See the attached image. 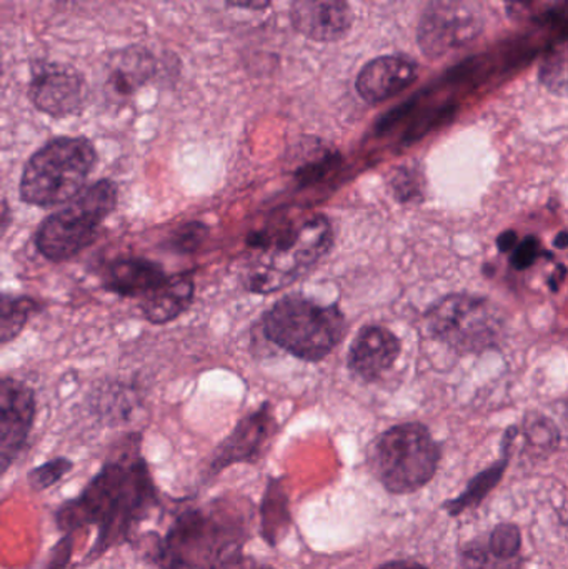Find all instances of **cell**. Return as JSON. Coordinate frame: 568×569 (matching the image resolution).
Wrapping results in <instances>:
<instances>
[{
	"instance_id": "1",
	"label": "cell",
	"mask_w": 568,
	"mask_h": 569,
	"mask_svg": "<svg viewBox=\"0 0 568 569\" xmlns=\"http://www.w3.org/2000/svg\"><path fill=\"white\" fill-rule=\"evenodd\" d=\"M157 505L159 497L149 468L140 457L139 445L133 443L129 451L103 465L77 500L63 503L57 511V525L69 533L96 527V547L87 557L96 560L127 540Z\"/></svg>"
},
{
	"instance_id": "2",
	"label": "cell",
	"mask_w": 568,
	"mask_h": 569,
	"mask_svg": "<svg viewBox=\"0 0 568 569\" xmlns=\"http://www.w3.org/2000/svg\"><path fill=\"white\" fill-rule=\"evenodd\" d=\"M249 503L220 500L176 518L156 547L162 569H226L242 557L249 538Z\"/></svg>"
},
{
	"instance_id": "3",
	"label": "cell",
	"mask_w": 568,
	"mask_h": 569,
	"mask_svg": "<svg viewBox=\"0 0 568 569\" xmlns=\"http://www.w3.org/2000/svg\"><path fill=\"white\" fill-rule=\"evenodd\" d=\"M253 250L246 287L253 293H273L302 279L333 246L332 223L326 216L283 219L250 233Z\"/></svg>"
},
{
	"instance_id": "4",
	"label": "cell",
	"mask_w": 568,
	"mask_h": 569,
	"mask_svg": "<svg viewBox=\"0 0 568 569\" xmlns=\"http://www.w3.org/2000/svg\"><path fill=\"white\" fill-rule=\"evenodd\" d=\"M263 333L287 353L317 363L343 340L347 320L337 305L287 295L263 315Z\"/></svg>"
},
{
	"instance_id": "5",
	"label": "cell",
	"mask_w": 568,
	"mask_h": 569,
	"mask_svg": "<svg viewBox=\"0 0 568 569\" xmlns=\"http://www.w3.org/2000/svg\"><path fill=\"white\" fill-rule=\"evenodd\" d=\"M96 163V147L90 140L57 137L40 147L23 167L20 199L42 209L69 203L82 192Z\"/></svg>"
},
{
	"instance_id": "6",
	"label": "cell",
	"mask_w": 568,
	"mask_h": 569,
	"mask_svg": "<svg viewBox=\"0 0 568 569\" xmlns=\"http://www.w3.org/2000/svg\"><path fill=\"white\" fill-rule=\"evenodd\" d=\"M119 187L109 179L83 189L59 212L40 223L36 247L50 262H66L79 256L97 239L100 227L116 210Z\"/></svg>"
},
{
	"instance_id": "7",
	"label": "cell",
	"mask_w": 568,
	"mask_h": 569,
	"mask_svg": "<svg viewBox=\"0 0 568 569\" xmlns=\"http://www.w3.org/2000/svg\"><path fill=\"white\" fill-rule=\"evenodd\" d=\"M440 447L429 428L403 423L389 428L370 448V467L390 493H413L426 487L440 463Z\"/></svg>"
},
{
	"instance_id": "8",
	"label": "cell",
	"mask_w": 568,
	"mask_h": 569,
	"mask_svg": "<svg viewBox=\"0 0 568 569\" xmlns=\"http://www.w3.org/2000/svg\"><path fill=\"white\" fill-rule=\"evenodd\" d=\"M434 337L459 351L497 347L504 333L500 311L487 298L457 293L442 298L427 313Z\"/></svg>"
},
{
	"instance_id": "9",
	"label": "cell",
	"mask_w": 568,
	"mask_h": 569,
	"mask_svg": "<svg viewBox=\"0 0 568 569\" xmlns=\"http://www.w3.org/2000/svg\"><path fill=\"white\" fill-rule=\"evenodd\" d=\"M484 23L477 0H430L417 30L419 47L429 59H439L472 43Z\"/></svg>"
},
{
	"instance_id": "10",
	"label": "cell",
	"mask_w": 568,
	"mask_h": 569,
	"mask_svg": "<svg viewBox=\"0 0 568 569\" xmlns=\"http://www.w3.org/2000/svg\"><path fill=\"white\" fill-rule=\"evenodd\" d=\"M36 418V395L17 378L0 383V465L6 473L29 440Z\"/></svg>"
},
{
	"instance_id": "11",
	"label": "cell",
	"mask_w": 568,
	"mask_h": 569,
	"mask_svg": "<svg viewBox=\"0 0 568 569\" xmlns=\"http://www.w3.org/2000/svg\"><path fill=\"white\" fill-rule=\"evenodd\" d=\"M293 29L316 42H336L352 29L353 12L347 0H292Z\"/></svg>"
},
{
	"instance_id": "12",
	"label": "cell",
	"mask_w": 568,
	"mask_h": 569,
	"mask_svg": "<svg viewBox=\"0 0 568 569\" xmlns=\"http://www.w3.org/2000/svg\"><path fill=\"white\" fill-rule=\"evenodd\" d=\"M30 99L47 116H70L82 107L86 83L66 67H42L30 83Z\"/></svg>"
},
{
	"instance_id": "13",
	"label": "cell",
	"mask_w": 568,
	"mask_h": 569,
	"mask_svg": "<svg viewBox=\"0 0 568 569\" xmlns=\"http://www.w3.org/2000/svg\"><path fill=\"white\" fill-rule=\"evenodd\" d=\"M419 76L416 60L400 53L370 60L357 76L356 89L366 102L380 103L412 86Z\"/></svg>"
},
{
	"instance_id": "14",
	"label": "cell",
	"mask_w": 568,
	"mask_h": 569,
	"mask_svg": "<svg viewBox=\"0 0 568 569\" xmlns=\"http://www.w3.org/2000/svg\"><path fill=\"white\" fill-rule=\"evenodd\" d=\"M400 351L402 345L389 328L367 325L353 338L347 363L356 377L373 381L393 367Z\"/></svg>"
},
{
	"instance_id": "15",
	"label": "cell",
	"mask_w": 568,
	"mask_h": 569,
	"mask_svg": "<svg viewBox=\"0 0 568 569\" xmlns=\"http://www.w3.org/2000/svg\"><path fill=\"white\" fill-rule=\"evenodd\" d=\"M273 423L269 403H263L256 413L243 418L229 438L220 445L210 463V471L219 473L230 465L257 460L266 447L267 440L272 437Z\"/></svg>"
},
{
	"instance_id": "16",
	"label": "cell",
	"mask_w": 568,
	"mask_h": 569,
	"mask_svg": "<svg viewBox=\"0 0 568 569\" xmlns=\"http://www.w3.org/2000/svg\"><path fill=\"white\" fill-rule=\"evenodd\" d=\"M167 279L159 263L147 259H119L107 267L103 287L120 297L143 300Z\"/></svg>"
},
{
	"instance_id": "17",
	"label": "cell",
	"mask_w": 568,
	"mask_h": 569,
	"mask_svg": "<svg viewBox=\"0 0 568 569\" xmlns=\"http://www.w3.org/2000/svg\"><path fill=\"white\" fill-rule=\"evenodd\" d=\"M193 293H196V283H193L192 273H179V276L169 277L149 297L143 298L140 301V308L150 323L166 325L189 310Z\"/></svg>"
},
{
	"instance_id": "18",
	"label": "cell",
	"mask_w": 568,
	"mask_h": 569,
	"mask_svg": "<svg viewBox=\"0 0 568 569\" xmlns=\"http://www.w3.org/2000/svg\"><path fill=\"white\" fill-rule=\"evenodd\" d=\"M504 451H506V457H504L502 461H497L489 470L477 475L459 498L446 503V510H449L452 517L464 513L469 508L477 507L497 487V483L502 480L504 471H506L507 465H509V447H507V443H504Z\"/></svg>"
},
{
	"instance_id": "19",
	"label": "cell",
	"mask_w": 568,
	"mask_h": 569,
	"mask_svg": "<svg viewBox=\"0 0 568 569\" xmlns=\"http://www.w3.org/2000/svg\"><path fill=\"white\" fill-rule=\"evenodd\" d=\"M40 310V303L29 297L3 295L2 318H0V338L9 343L26 328L27 321Z\"/></svg>"
},
{
	"instance_id": "20",
	"label": "cell",
	"mask_w": 568,
	"mask_h": 569,
	"mask_svg": "<svg viewBox=\"0 0 568 569\" xmlns=\"http://www.w3.org/2000/svg\"><path fill=\"white\" fill-rule=\"evenodd\" d=\"M290 523L289 507H287V498L283 497V490L272 481L269 491L263 498L262 507V531L263 538L269 540L272 547H276L280 537V530H286Z\"/></svg>"
},
{
	"instance_id": "21",
	"label": "cell",
	"mask_w": 568,
	"mask_h": 569,
	"mask_svg": "<svg viewBox=\"0 0 568 569\" xmlns=\"http://www.w3.org/2000/svg\"><path fill=\"white\" fill-rule=\"evenodd\" d=\"M540 82L557 96H568V39L559 43L540 66Z\"/></svg>"
},
{
	"instance_id": "22",
	"label": "cell",
	"mask_w": 568,
	"mask_h": 569,
	"mask_svg": "<svg viewBox=\"0 0 568 569\" xmlns=\"http://www.w3.org/2000/svg\"><path fill=\"white\" fill-rule=\"evenodd\" d=\"M487 547L496 557L502 558V560H516L519 557L520 547H522V535H520L516 525H499L490 533Z\"/></svg>"
},
{
	"instance_id": "23",
	"label": "cell",
	"mask_w": 568,
	"mask_h": 569,
	"mask_svg": "<svg viewBox=\"0 0 568 569\" xmlns=\"http://www.w3.org/2000/svg\"><path fill=\"white\" fill-rule=\"evenodd\" d=\"M70 470H72V461L67 460V458H56V460L47 461V463L40 465V467L30 471V487L36 491L47 490V488L59 483Z\"/></svg>"
},
{
	"instance_id": "24",
	"label": "cell",
	"mask_w": 568,
	"mask_h": 569,
	"mask_svg": "<svg viewBox=\"0 0 568 569\" xmlns=\"http://www.w3.org/2000/svg\"><path fill=\"white\" fill-rule=\"evenodd\" d=\"M514 561L496 557L489 547H472L464 553L462 569H516Z\"/></svg>"
},
{
	"instance_id": "25",
	"label": "cell",
	"mask_w": 568,
	"mask_h": 569,
	"mask_svg": "<svg viewBox=\"0 0 568 569\" xmlns=\"http://www.w3.org/2000/svg\"><path fill=\"white\" fill-rule=\"evenodd\" d=\"M207 229L199 222L187 223L182 229L177 230L172 239V249L177 252L190 253L202 246L206 239Z\"/></svg>"
},
{
	"instance_id": "26",
	"label": "cell",
	"mask_w": 568,
	"mask_h": 569,
	"mask_svg": "<svg viewBox=\"0 0 568 569\" xmlns=\"http://www.w3.org/2000/svg\"><path fill=\"white\" fill-rule=\"evenodd\" d=\"M540 252H542V247H540L539 239L537 237L530 236L527 239H524L519 246L514 249L512 253V266L516 270H527L537 262V259L540 257Z\"/></svg>"
},
{
	"instance_id": "27",
	"label": "cell",
	"mask_w": 568,
	"mask_h": 569,
	"mask_svg": "<svg viewBox=\"0 0 568 569\" xmlns=\"http://www.w3.org/2000/svg\"><path fill=\"white\" fill-rule=\"evenodd\" d=\"M539 2L540 0H504L507 10H509L512 17L526 16V13L530 12Z\"/></svg>"
},
{
	"instance_id": "28",
	"label": "cell",
	"mask_w": 568,
	"mask_h": 569,
	"mask_svg": "<svg viewBox=\"0 0 568 569\" xmlns=\"http://www.w3.org/2000/svg\"><path fill=\"white\" fill-rule=\"evenodd\" d=\"M226 2L237 9L263 10L272 3V0H226Z\"/></svg>"
},
{
	"instance_id": "29",
	"label": "cell",
	"mask_w": 568,
	"mask_h": 569,
	"mask_svg": "<svg viewBox=\"0 0 568 569\" xmlns=\"http://www.w3.org/2000/svg\"><path fill=\"white\" fill-rule=\"evenodd\" d=\"M497 243H499L500 252H510V250L519 246V243H517V233L509 230V232L502 233V236L499 237Z\"/></svg>"
},
{
	"instance_id": "30",
	"label": "cell",
	"mask_w": 568,
	"mask_h": 569,
	"mask_svg": "<svg viewBox=\"0 0 568 569\" xmlns=\"http://www.w3.org/2000/svg\"><path fill=\"white\" fill-rule=\"evenodd\" d=\"M377 569H427V568L422 567V565H420V563H416V561L399 560V561H389V563L382 565V567H379Z\"/></svg>"
},
{
	"instance_id": "31",
	"label": "cell",
	"mask_w": 568,
	"mask_h": 569,
	"mask_svg": "<svg viewBox=\"0 0 568 569\" xmlns=\"http://www.w3.org/2000/svg\"><path fill=\"white\" fill-rule=\"evenodd\" d=\"M226 569H273L270 567H266V565H259L257 561L246 560V558L240 557L239 560L233 561L232 565H229Z\"/></svg>"
},
{
	"instance_id": "32",
	"label": "cell",
	"mask_w": 568,
	"mask_h": 569,
	"mask_svg": "<svg viewBox=\"0 0 568 569\" xmlns=\"http://www.w3.org/2000/svg\"><path fill=\"white\" fill-rule=\"evenodd\" d=\"M556 246L559 247V249H567L568 232L559 233V236L556 237Z\"/></svg>"
}]
</instances>
